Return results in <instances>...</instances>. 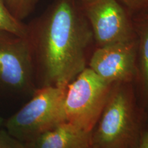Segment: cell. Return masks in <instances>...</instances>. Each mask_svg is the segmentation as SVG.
I'll return each mask as SVG.
<instances>
[{"mask_svg": "<svg viewBox=\"0 0 148 148\" xmlns=\"http://www.w3.org/2000/svg\"><path fill=\"white\" fill-rule=\"evenodd\" d=\"M27 25L37 88L67 85L88 67L95 42L79 0H53Z\"/></svg>", "mask_w": 148, "mask_h": 148, "instance_id": "obj_1", "label": "cell"}, {"mask_svg": "<svg viewBox=\"0 0 148 148\" xmlns=\"http://www.w3.org/2000/svg\"><path fill=\"white\" fill-rule=\"evenodd\" d=\"M134 83H116L92 131V147L136 148L148 127Z\"/></svg>", "mask_w": 148, "mask_h": 148, "instance_id": "obj_2", "label": "cell"}, {"mask_svg": "<svg viewBox=\"0 0 148 148\" xmlns=\"http://www.w3.org/2000/svg\"><path fill=\"white\" fill-rule=\"evenodd\" d=\"M66 86L37 88L31 99L7 120L5 130L26 143L66 122L64 99Z\"/></svg>", "mask_w": 148, "mask_h": 148, "instance_id": "obj_3", "label": "cell"}, {"mask_svg": "<svg viewBox=\"0 0 148 148\" xmlns=\"http://www.w3.org/2000/svg\"><path fill=\"white\" fill-rule=\"evenodd\" d=\"M113 84L88 67L66 86L64 112L66 121L92 132L108 100Z\"/></svg>", "mask_w": 148, "mask_h": 148, "instance_id": "obj_4", "label": "cell"}, {"mask_svg": "<svg viewBox=\"0 0 148 148\" xmlns=\"http://www.w3.org/2000/svg\"><path fill=\"white\" fill-rule=\"evenodd\" d=\"M37 89L28 38L0 32V92L30 95Z\"/></svg>", "mask_w": 148, "mask_h": 148, "instance_id": "obj_5", "label": "cell"}, {"mask_svg": "<svg viewBox=\"0 0 148 148\" xmlns=\"http://www.w3.org/2000/svg\"><path fill=\"white\" fill-rule=\"evenodd\" d=\"M96 47L136 39L132 15L116 0H79Z\"/></svg>", "mask_w": 148, "mask_h": 148, "instance_id": "obj_6", "label": "cell"}, {"mask_svg": "<svg viewBox=\"0 0 148 148\" xmlns=\"http://www.w3.org/2000/svg\"><path fill=\"white\" fill-rule=\"evenodd\" d=\"M88 67L110 84H134L137 73L136 40L96 47Z\"/></svg>", "mask_w": 148, "mask_h": 148, "instance_id": "obj_7", "label": "cell"}, {"mask_svg": "<svg viewBox=\"0 0 148 148\" xmlns=\"http://www.w3.org/2000/svg\"><path fill=\"white\" fill-rule=\"evenodd\" d=\"M26 145L28 148H91L92 132L66 121L40 134Z\"/></svg>", "mask_w": 148, "mask_h": 148, "instance_id": "obj_8", "label": "cell"}, {"mask_svg": "<svg viewBox=\"0 0 148 148\" xmlns=\"http://www.w3.org/2000/svg\"><path fill=\"white\" fill-rule=\"evenodd\" d=\"M137 46L134 86L138 101L148 115V9L132 15Z\"/></svg>", "mask_w": 148, "mask_h": 148, "instance_id": "obj_9", "label": "cell"}, {"mask_svg": "<svg viewBox=\"0 0 148 148\" xmlns=\"http://www.w3.org/2000/svg\"><path fill=\"white\" fill-rule=\"evenodd\" d=\"M0 32H6L20 36H27V25L11 14L5 0H0Z\"/></svg>", "mask_w": 148, "mask_h": 148, "instance_id": "obj_10", "label": "cell"}, {"mask_svg": "<svg viewBox=\"0 0 148 148\" xmlns=\"http://www.w3.org/2000/svg\"><path fill=\"white\" fill-rule=\"evenodd\" d=\"M11 14L19 21H23L32 13L38 0H5Z\"/></svg>", "mask_w": 148, "mask_h": 148, "instance_id": "obj_11", "label": "cell"}, {"mask_svg": "<svg viewBox=\"0 0 148 148\" xmlns=\"http://www.w3.org/2000/svg\"><path fill=\"white\" fill-rule=\"evenodd\" d=\"M132 15L148 9V0H116Z\"/></svg>", "mask_w": 148, "mask_h": 148, "instance_id": "obj_12", "label": "cell"}, {"mask_svg": "<svg viewBox=\"0 0 148 148\" xmlns=\"http://www.w3.org/2000/svg\"><path fill=\"white\" fill-rule=\"evenodd\" d=\"M0 148H28L26 143L13 137L5 130H0Z\"/></svg>", "mask_w": 148, "mask_h": 148, "instance_id": "obj_13", "label": "cell"}, {"mask_svg": "<svg viewBox=\"0 0 148 148\" xmlns=\"http://www.w3.org/2000/svg\"><path fill=\"white\" fill-rule=\"evenodd\" d=\"M136 148H148V128L144 132Z\"/></svg>", "mask_w": 148, "mask_h": 148, "instance_id": "obj_14", "label": "cell"}, {"mask_svg": "<svg viewBox=\"0 0 148 148\" xmlns=\"http://www.w3.org/2000/svg\"><path fill=\"white\" fill-rule=\"evenodd\" d=\"M3 119H2V118L1 117V116H0V127H1V125H2V123H3Z\"/></svg>", "mask_w": 148, "mask_h": 148, "instance_id": "obj_15", "label": "cell"}, {"mask_svg": "<svg viewBox=\"0 0 148 148\" xmlns=\"http://www.w3.org/2000/svg\"><path fill=\"white\" fill-rule=\"evenodd\" d=\"M91 148H97V147H92Z\"/></svg>", "mask_w": 148, "mask_h": 148, "instance_id": "obj_16", "label": "cell"}]
</instances>
